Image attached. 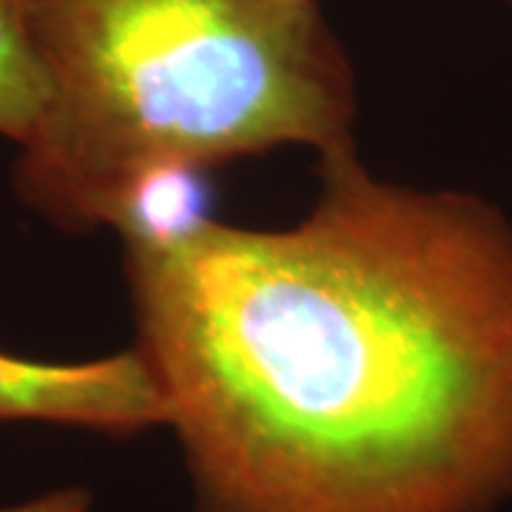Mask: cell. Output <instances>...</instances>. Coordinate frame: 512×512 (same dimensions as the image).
<instances>
[{"instance_id":"6da1fadb","label":"cell","mask_w":512,"mask_h":512,"mask_svg":"<svg viewBox=\"0 0 512 512\" xmlns=\"http://www.w3.org/2000/svg\"><path fill=\"white\" fill-rule=\"evenodd\" d=\"M200 512H484L512 494V226L320 155L304 221L126 247Z\"/></svg>"},{"instance_id":"7a4b0ae2","label":"cell","mask_w":512,"mask_h":512,"mask_svg":"<svg viewBox=\"0 0 512 512\" xmlns=\"http://www.w3.org/2000/svg\"><path fill=\"white\" fill-rule=\"evenodd\" d=\"M50 83L15 190L72 233L162 164L354 145L356 83L316 0H17Z\"/></svg>"},{"instance_id":"3957f363","label":"cell","mask_w":512,"mask_h":512,"mask_svg":"<svg viewBox=\"0 0 512 512\" xmlns=\"http://www.w3.org/2000/svg\"><path fill=\"white\" fill-rule=\"evenodd\" d=\"M169 401L136 347L83 363L0 351V425L43 422L105 437L169 427Z\"/></svg>"},{"instance_id":"5b68a950","label":"cell","mask_w":512,"mask_h":512,"mask_svg":"<svg viewBox=\"0 0 512 512\" xmlns=\"http://www.w3.org/2000/svg\"><path fill=\"white\" fill-rule=\"evenodd\" d=\"M50 105V83L17 0H0V136L29 145Z\"/></svg>"},{"instance_id":"277c9868","label":"cell","mask_w":512,"mask_h":512,"mask_svg":"<svg viewBox=\"0 0 512 512\" xmlns=\"http://www.w3.org/2000/svg\"><path fill=\"white\" fill-rule=\"evenodd\" d=\"M214 221L209 216L207 169L162 164L124 185L107 216V228L124 238V247L164 249L188 240Z\"/></svg>"},{"instance_id":"8992f818","label":"cell","mask_w":512,"mask_h":512,"mask_svg":"<svg viewBox=\"0 0 512 512\" xmlns=\"http://www.w3.org/2000/svg\"><path fill=\"white\" fill-rule=\"evenodd\" d=\"M93 496L81 486H64L48 494L29 498V501L0 508V512H91Z\"/></svg>"}]
</instances>
